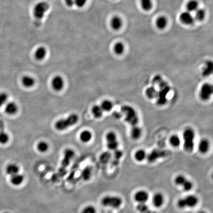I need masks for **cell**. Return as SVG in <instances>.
<instances>
[{"label":"cell","mask_w":213,"mask_h":213,"mask_svg":"<svg viewBox=\"0 0 213 213\" xmlns=\"http://www.w3.org/2000/svg\"><path fill=\"white\" fill-rule=\"evenodd\" d=\"M153 82L154 85L158 86L159 88L156 97V103L159 106L165 105L167 100V95L170 91V87L167 82L163 80L162 77L159 75L154 77Z\"/></svg>","instance_id":"cell-1"},{"label":"cell","mask_w":213,"mask_h":213,"mask_svg":"<svg viewBox=\"0 0 213 213\" xmlns=\"http://www.w3.org/2000/svg\"><path fill=\"white\" fill-rule=\"evenodd\" d=\"M78 121V116L75 114L70 115L65 119L58 120L55 124V127L58 131H64L75 125Z\"/></svg>","instance_id":"cell-2"},{"label":"cell","mask_w":213,"mask_h":213,"mask_svg":"<svg viewBox=\"0 0 213 213\" xmlns=\"http://www.w3.org/2000/svg\"><path fill=\"white\" fill-rule=\"evenodd\" d=\"M121 112L125 116L126 122L132 126H135L139 122V117L136 110L131 106L124 105L121 108Z\"/></svg>","instance_id":"cell-3"},{"label":"cell","mask_w":213,"mask_h":213,"mask_svg":"<svg viewBox=\"0 0 213 213\" xmlns=\"http://www.w3.org/2000/svg\"><path fill=\"white\" fill-rule=\"evenodd\" d=\"M196 134L191 128H187L183 132L184 148L185 151L192 152L194 147V139Z\"/></svg>","instance_id":"cell-4"},{"label":"cell","mask_w":213,"mask_h":213,"mask_svg":"<svg viewBox=\"0 0 213 213\" xmlns=\"http://www.w3.org/2000/svg\"><path fill=\"white\" fill-rule=\"evenodd\" d=\"M198 202L199 199L196 196L188 195L184 198L179 199L177 202V206L180 209L194 208L198 204Z\"/></svg>","instance_id":"cell-5"},{"label":"cell","mask_w":213,"mask_h":213,"mask_svg":"<svg viewBox=\"0 0 213 213\" xmlns=\"http://www.w3.org/2000/svg\"><path fill=\"white\" fill-rule=\"evenodd\" d=\"M122 199L117 196H106L101 200V204L104 206L115 209L120 208L122 204Z\"/></svg>","instance_id":"cell-6"},{"label":"cell","mask_w":213,"mask_h":213,"mask_svg":"<svg viewBox=\"0 0 213 213\" xmlns=\"http://www.w3.org/2000/svg\"><path fill=\"white\" fill-rule=\"evenodd\" d=\"M49 5L45 2H40L35 6L33 14L35 17L38 20L42 19L48 10H49Z\"/></svg>","instance_id":"cell-7"},{"label":"cell","mask_w":213,"mask_h":213,"mask_svg":"<svg viewBox=\"0 0 213 213\" xmlns=\"http://www.w3.org/2000/svg\"><path fill=\"white\" fill-rule=\"evenodd\" d=\"M213 93V86L209 83L203 84L201 87L199 92L200 98L204 101H208L210 99Z\"/></svg>","instance_id":"cell-8"},{"label":"cell","mask_w":213,"mask_h":213,"mask_svg":"<svg viewBox=\"0 0 213 213\" xmlns=\"http://www.w3.org/2000/svg\"><path fill=\"white\" fill-rule=\"evenodd\" d=\"M52 88L56 91H60L64 87V78L61 76H56L53 77L51 82Z\"/></svg>","instance_id":"cell-9"},{"label":"cell","mask_w":213,"mask_h":213,"mask_svg":"<svg viewBox=\"0 0 213 213\" xmlns=\"http://www.w3.org/2000/svg\"><path fill=\"white\" fill-rule=\"evenodd\" d=\"M149 193L145 190H138L134 196L135 201L139 203H146L149 199Z\"/></svg>","instance_id":"cell-10"},{"label":"cell","mask_w":213,"mask_h":213,"mask_svg":"<svg viewBox=\"0 0 213 213\" xmlns=\"http://www.w3.org/2000/svg\"><path fill=\"white\" fill-rule=\"evenodd\" d=\"M74 152L70 149H66L64 151V157L62 161V167L66 168L68 166L70 161L74 157Z\"/></svg>","instance_id":"cell-11"},{"label":"cell","mask_w":213,"mask_h":213,"mask_svg":"<svg viewBox=\"0 0 213 213\" xmlns=\"http://www.w3.org/2000/svg\"><path fill=\"white\" fill-rule=\"evenodd\" d=\"M165 198L162 193L157 192L155 193L152 198V203L156 208L162 207L164 204Z\"/></svg>","instance_id":"cell-12"},{"label":"cell","mask_w":213,"mask_h":213,"mask_svg":"<svg viewBox=\"0 0 213 213\" xmlns=\"http://www.w3.org/2000/svg\"><path fill=\"white\" fill-rule=\"evenodd\" d=\"M5 111L6 114L10 116L15 115L18 111V106L14 102H7L5 107Z\"/></svg>","instance_id":"cell-13"},{"label":"cell","mask_w":213,"mask_h":213,"mask_svg":"<svg viewBox=\"0 0 213 213\" xmlns=\"http://www.w3.org/2000/svg\"><path fill=\"white\" fill-rule=\"evenodd\" d=\"M180 20L183 23L186 25H192L194 23L195 18L189 12H184L180 15Z\"/></svg>","instance_id":"cell-14"},{"label":"cell","mask_w":213,"mask_h":213,"mask_svg":"<svg viewBox=\"0 0 213 213\" xmlns=\"http://www.w3.org/2000/svg\"><path fill=\"white\" fill-rule=\"evenodd\" d=\"M22 85L26 88H31L35 84V80L31 76H23L21 78Z\"/></svg>","instance_id":"cell-15"},{"label":"cell","mask_w":213,"mask_h":213,"mask_svg":"<svg viewBox=\"0 0 213 213\" xmlns=\"http://www.w3.org/2000/svg\"><path fill=\"white\" fill-rule=\"evenodd\" d=\"M198 150L201 154H206L209 150L210 143L208 140L206 139L201 140L198 144Z\"/></svg>","instance_id":"cell-16"},{"label":"cell","mask_w":213,"mask_h":213,"mask_svg":"<svg viewBox=\"0 0 213 213\" xmlns=\"http://www.w3.org/2000/svg\"><path fill=\"white\" fill-rule=\"evenodd\" d=\"M213 71V63L211 61H208L203 68L202 74L203 77H207L212 74Z\"/></svg>","instance_id":"cell-17"},{"label":"cell","mask_w":213,"mask_h":213,"mask_svg":"<svg viewBox=\"0 0 213 213\" xmlns=\"http://www.w3.org/2000/svg\"><path fill=\"white\" fill-rule=\"evenodd\" d=\"M92 138L91 132L88 130L82 131L80 135V139L83 143H87L91 141Z\"/></svg>","instance_id":"cell-18"},{"label":"cell","mask_w":213,"mask_h":213,"mask_svg":"<svg viewBox=\"0 0 213 213\" xmlns=\"http://www.w3.org/2000/svg\"><path fill=\"white\" fill-rule=\"evenodd\" d=\"M47 49L44 47H39L36 50L35 53V57L38 60H42L44 59L47 56Z\"/></svg>","instance_id":"cell-19"},{"label":"cell","mask_w":213,"mask_h":213,"mask_svg":"<svg viewBox=\"0 0 213 213\" xmlns=\"http://www.w3.org/2000/svg\"><path fill=\"white\" fill-rule=\"evenodd\" d=\"M142 131L141 129L138 126L135 125L133 126L130 131V135L134 140H138L141 136Z\"/></svg>","instance_id":"cell-20"},{"label":"cell","mask_w":213,"mask_h":213,"mask_svg":"<svg viewBox=\"0 0 213 213\" xmlns=\"http://www.w3.org/2000/svg\"><path fill=\"white\" fill-rule=\"evenodd\" d=\"M111 25L112 29L118 30L122 26V20L120 17H114L111 20Z\"/></svg>","instance_id":"cell-21"},{"label":"cell","mask_w":213,"mask_h":213,"mask_svg":"<svg viewBox=\"0 0 213 213\" xmlns=\"http://www.w3.org/2000/svg\"><path fill=\"white\" fill-rule=\"evenodd\" d=\"M145 93L148 98L150 99H153L154 98H156L157 94H158V90L156 89L154 86H151L146 88L145 91Z\"/></svg>","instance_id":"cell-22"},{"label":"cell","mask_w":213,"mask_h":213,"mask_svg":"<svg viewBox=\"0 0 213 213\" xmlns=\"http://www.w3.org/2000/svg\"><path fill=\"white\" fill-rule=\"evenodd\" d=\"M24 180L23 176L19 174H16L11 176L10 182L12 184L14 185H19L21 184Z\"/></svg>","instance_id":"cell-23"},{"label":"cell","mask_w":213,"mask_h":213,"mask_svg":"<svg viewBox=\"0 0 213 213\" xmlns=\"http://www.w3.org/2000/svg\"><path fill=\"white\" fill-rule=\"evenodd\" d=\"M134 158L137 162H141L144 161L146 158V153L144 150L140 149L137 150L134 154Z\"/></svg>","instance_id":"cell-24"},{"label":"cell","mask_w":213,"mask_h":213,"mask_svg":"<svg viewBox=\"0 0 213 213\" xmlns=\"http://www.w3.org/2000/svg\"><path fill=\"white\" fill-rule=\"evenodd\" d=\"M19 171V167L15 164H9L6 168V173L10 176L17 174Z\"/></svg>","instance_id":"cell-25"},{"label":"cell","mask_w":213,"mask_h":213,"mask_svg":"<svg viewBox=\"0 0 213 213\" xmlns=\"http://www.w3.org/2000/svg\"><path fill=\"white\" fill-rule=\"evenodd\" d=\"M100 106L104 112H109L112 111L114 107V105L112 102L108 100H104L101 103Z\"/></svg>","instance_id":"cell-26"},{"label":"cell","mask_w":213,"mask_h":213,"mask_svg":"<svg viewBox=\"0 0 213 213\" xmlns=\"http://www.w3.org/2000/svg\"><path fill=\"white\" fill-rule=\"evenodd\" d=\"M187 10L189 13L195 12L197 9H199V4L198 2L196 0H192L187 4Z\"/></svg>","instance_id":"cell-27"},{"label":"cell","mask_w":213,"mask_h":213,"mask_svg":"<svg viewBox=\"0 0 213 213\" xmlns=\"http://www.w3.org/2000/svg\"><path fill=\"white\" fill-rule=\"evenodd\" d=\"M104 111L101 106L99 105H95L92 108V113L95 118L99 119L102 117Z\"/></svg>","instance_id":"cell-28"},{"label":"cell","mask_w":213,"mask_h":213,"mask_svg":"<svg viewBox=\"0 0 213 213\" xmlns=\"http://www.w3.org/2000/svg\"><path fill=\"white\" fill-rule=\"evenodd\" d=\"M188 180V179L184 176L183 175H179L177 176L174 179V183L177 185L182 187L184 185Z\"/></svg>","instance_id":"cell-29"},{"label":"cell","mask_w":213,"mask_h":213,"mask_svg":"<svg viewBox=\"0 0 213 213\" xmlns=\"http://www.w3.org/2000/svg\"><path fill=\"white\" fill-rule=\"evenodd\" d=\"M168 20L164 17H160L156 20V25L160 29H164L167 25Z\"/></svg>","instance_id":"cell-30"},{"label":"cell","mask_w":213,"mask_h":213,"mask_svg":"<svg viewBox=\"0 0 213 213\" xmlns=\"http://www.w3.org/2000/svg\"><path fill=\"white\" fill-rule=\"evenodd\" d=\"M91 172L92 170L90 167H86L81 173V176L82 179L85 181L89 180L91 178Z\"/></svg>","instance_id":"cell-31"},{"label":"cell","mask_w":213,"mask_h":213,"mask_svg":"<svg viewBox=\"0 0 213 213\" xmlns=\"http://www.w3.org/2000/svg\"><path fill=\"white\" fill-rule=\"evenodd\" d=\"M169 143L173 147L177 148L181 145L180 138L177 135H172L169 139Z\"/></svg>","instance_id":"cell-32"},{"label":"cell","mask_w":213,"mask_h":213,"mask_svg":"<svg viewBox=\"0 0 213 213\" xmlns=\"http://www.w3.org/2000/svg\"><path fill=\"white\" fill-rule=\"evenodd\" d=\"M37 148L40 153H45L48 150L49 145L46 142L40 141L37 144Z\"/></svg>","instance_id":"cell-33"},{"label":"cell","mask_w":213,"mask_h":213,"mask_svg":"<svg viewBox=\"0 0 213 213\" xmlns=\"http://www.w3.org/2000/svg\"><path fill=\"white\" fill-rule=\"evenodd\" d=\"M142 7L144 10L149 11L153 7V3L151 0H141Z\"/></svg>","instance_id":"cell-34"},{"label":"cell","mask_w":213,"mask_h":213,"mask_svg":"<svg viewBox=\"0 0 213 213\" xmlns=\"http://www.w3.org/2000/svg\"><path fill=\"white\" fill-rule=\"evenodd\" d=\"M205 16V12L203 9H198L195 12V19L201 21L204 18Z\"/></svg>","instance_id":"cell-35"},{"label":"cell","mask_w":213,"mask_h":213,"mask_svg":"<svg viewBox=\"0 0 213 213\" xmlns=\"http://www.w3.org/2000/svg\"><path fill=\"white\" fill-rule=\"evenodd\" d=\"M106 141L107 143L112 142L116 141H117V136L116 134L113 131H110L107 133L106 135Z\"/></svg>","instance_id":"cell-36"},{"label":"cell","mask_w":213,"mask_h":213,"mask_svg":"<svg viewBox=\"0 0 213 213\" xmlns=\"http://www.w3.org/2000/svg\"><path fill=\"white\" fill-rule=\"evenodd\" d=\"M114 51L116 54L120 55L123 53L124 51V46L121 43H117L114 46Z\"/></svg>","instance_id":"cell-37"},{"label":"cell","mask_w":213,"mask_h":213,"mask_svg":"<svg viewBox=\"0 0 213 213\" xmlns=\"http://www.w3.org/2000/svg\"><path fill=\"white\" fill-rule=\"evenodd\" d=\"M10 140V136L5 131L0 132V144L4 145L7 143Z\"/></svg>","instance_id":"cell-38"},{"label":"cell","mask_w":213,"mask_h":213,"mask_svg":"<svg viewBox=\"0 0 213 213\" xmlns=\"http://www.w3.org/2000/svg\"><path fill=\"white\" fill-rule=\"evenodd\" d=\"M9 98L8 94L5 92L0 93V108L5 105Z\"/></svg>","instance_id":"cell-39"},{"label":"cell","mask_w":213,"mask_h":213,"mask_svg":"<svg viewBox=\"0 0 213 213\" xmlns=\"http://www.w3.org/2000/svg\"><path fill=\"white\" fill-rule=\"evenodd\" d=\"M136 209L140 213H145L150 210V208L146 203H139L137 205Z\"/></svg>","instance_id":"cell-40"},{"label":"cell","mask_w":213,"mask_h":213,"mask_svg":"<svg viewBox=\"0 0 213 213\" xmlns=\"http://www.w3.org/2000/svg\"><path fill=\"white\" fill-rule=\"evenodd\" d=\"M111 155L110 153H108V152H105V153L102 154V155H101L100 158V160L101 162L105 164V163L108 162V161L111 158Z\"/></svg>","instance_id":"cell-41"},{"label":"cell","mask_w":213,"mask_h":213,"mask_svg":"<svg viewBox=\"0 0 213 213\" xmlns=\"http://www.w3.org/2000/svg\"><path fill=\"white\" fill-rule=\"evenodd\" d=\"M96 208L93 206H87L82 210V213H96Z\"/></svg>","instance_id":"cell-42"},{"label":"cell","mask_w":213,"mask_h":213,"mask_svg":"<svg viewBox=\"0 0 213 213\" xmlns=\"http://www.w3.org/2000/svg\"><path fill=\"white\" fill-rule=\"evenodd\" d=\"M74 5H76L79 8H82L83 6H85L87 2V0H74Z\"/></svg>","instance_id":"cell-43"},{"label":"cell","mask_w":213,"mask_h":213,"mask_svg":"<svg viewBox=\"0 0 213 213\" xmlns=\"http://www.w3.org/2000/svg\"><path fill=\"white\" fill-rule=\"evenodd\" d=\"M115 154H114V155H115V158H116L117 159H120L122 156V151L120 150H115Z\"/></svg>","instance_id":"cell-44"},{"label":"cell","mask_w":213,"mask_h":213,"mask_svg":"<svg viewBox=\"0 0 213 213\" xmlns=\"http://www.w3.org/2000/svg\"><path fill=\"white\" fill-rule=\"evenodd\" d=\"M65 1L66 4L69 7H71L74 5V0H65Z\"/></svg>","instance_id":"cell-45"},{"label":"cell","mask_w":213,"mask_h":213,"mask_svg":"<svg viewBox=\"0 0 213 213\" xmlns=\"http://www.w3.org/2000/svg\"><path fill=\"white\" fill-rule=\"evenodd\" d=\"M66 173V170L65 168L62 167L59 170V175L63 176H64Z\"/></svg>","instance_id":"cell-46"},{"label":"cell","mask_w":213,"mask_h":213,"mask_svg":"<svg viewBox=\"0 0 213 213\" xmlns=\"http://www.w3.org/2000/svg\"><path fill=\"white\" fill-rule=\"evenodd\" d=\"M113 116L116 119H119L121 117V114L120 112H115L113 114Z\"/></svg>","instance_id":"cell-47"},{"label":"cell","mask_w":213,"mask_h":213,"mask_svg":"<svg viewBox=\"0 0 213 213\" xmlns=\"http://www.w3.org/2000/svg\"><path fill=\"white\" fill-rule=\"evenodd\" d=\"M156 213V212H155V211H152V210H150V209L149 210L147 211V212H146V213Z\"/></svg>","instance_id":"cell-48"},{"label":"cell","mask_w":213,"mask_h":213,"mask_svg":"<svg viewBox=\"0 0 213 213\" xmlns=\"http://www.w3.org/2000/svg\"><path fill=\"white\" fill-rule=\"evenodd\" d=\"M197 213H206L204 211H199V212H197Z\"/></svg>","instance_id":"cell-49"},{"label":"cell","mask_w":213,"mask_h":213,"mask_svg":"<svg viewBox=\"0 0 213 213\" xmlns=\"http://www.w3.org/2000/svg\"><path fill=\"white\" fill-rule=\"evenodd\" d=\"M8 213V212H5V213Z\"/></svg>","instance_id":"cell-50"}]
</instances>
